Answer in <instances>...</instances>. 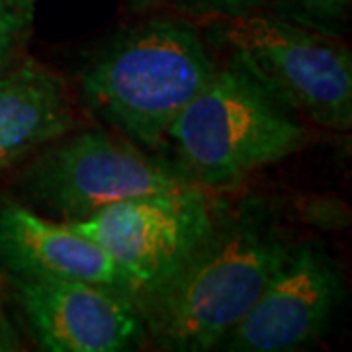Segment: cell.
I'll return each instance as SVG.
<instances>
[{
  "mask_svg": "<svg viewBox=\"0 0 352 352\" xmlns=\"http://www.w3.org/2000/svg\"><path fill=\"white\" fill-rule=\"evenodd\" d=\"M289 245L266 206L219 210L188 258L138 296L143 331L159 349L201 352L221 346L282 264Z\"/></svg>",
  "mask_w": 352,
  "mask_h": 352,
  "instance_id": "obj_1",
  "label": "cell"
},
{
  "mask_svg": "<svg viewBox=\"0 0 352 352\" xmlns=\"http://www.w3.org/2000/svg\"><path fill=\"white\" fill-rule=\"evenodd\" d=\"M215 71L192 25L153 20L102 51L82 73L80 88L98 118L129 141L157 149Z\"/></svg>",
  "mask_w": 352,
  "mask_h": 352,
  "instance_id": "obj_2",
  "label": "cell"
},
{
  "mask_svg": "<svg viewBox=\"0 0 352 352\" xmlns=\"http://www.w3.org/2000/svg\"><path fill=\"white\" fill-rule=\"evenodd\" d=\"M241 65L215 71L168 131L178 170L198 188L229 190L302 149L309 131Z\"/></svg>",
  "mask_w": 352,
  "mask_h": 352,
  "instance_id": "obj_3",
  "label": "cell"
},
{
  "mask_svg": "<svg viewBox=\"0 0 352 352\" xmlns=\"http://www.w3.org/2000/svg\"><path fill=\"white\" fill-rule=\"evenodd\" d=\"M219 34L241 65L288 108L331 129L352 126L351 50L276 16L223 18Z\"/></svg>",
  "mask_w": 352,
  "mask_h": 352,
  "instance_id": "obj_4",
  "label": "cell"
},
{
  "mask_svg": "<svg viewBox=\"0 0 352 352\" xmlns=\"http://www.w3.org/2000/svg\"><path fill=\"white\" fill-rule=\"evenodd\" d=\"M25 188L65 223L85 219L113 201L198 188L180 170L155 161L129 139L85 131L39 155Z\"/></svg>",
  "mask_w": 352,
  "mask_h": 352,
  "instance_id": "obj_5",
  "label": "cell"
},
{
  "mask_svg": "<svg viewBox=\"0 0 352 352\" xmlns=\"http://www.w3.org/2000/svg\"><path fill=\"white\" fill-rule=\"evenodd\" d=\"M217 206L200 188L113 201L85 219L69 221L87 235L133 284V300L175 272L214 226Z\"/></svg>",
  "mask_w": 352,
  "mask_h": 352,
  "instance_id": "obj_6",
  "label": "cell"
},
{
  "mask_svg": "<svg viewBox=\"0 0 352 352\" xmlns=\"http://www.w3.org/2000/svg\"><path fill=\"white\" fill-rule=\"evenodd\" d=\"M342 296L333 258L314 243L289 245L249 311L221 342L235 352H288L319 339Z\"/></svg>",
  "mask_w": 352,
  "mask_h": 352,
  "instance_id": "obj_7",
  "label": "cell"
},
{
  "mask_svg": "<svg viewBox=\"0 0 352 352\" xmlns=\"http://www.w3.org/2000/svg\"><path fill=\"white\" fill-rule=\"evenodd\" d=\"M12 284L45 351L122 352L143 339L138 305L120 289L63 278H12Z\"/></svg>",
  "mask_w": 352,
  "mask_h": 352,
  "instance_id": "obj_8",
  "label": "cell"
},
{
  "mask_svg": "<svg viewBox=\"0 0 352 352\" xmlns=\"http://www.w3.org/2000/svg\"><path fill=\"white\" fill-rule=\"evenodd\" d=\"M0 266L10 278L80 280L135 294L126 272L94 241L16 204L0 208Z\"/></svg>",
  "mask_w": 352,
  "mask_h": 352,
  "instance_id": "obj_9",
  "label": "cell"
},
{
  "mask_svg": "<svg viewBox=\"0 0 352 352\" xmlns=\"http://www.w3.org/2000/svg\"><path fill=\"white\" fill-rule=\"evenodd\" d=\"M73 127L63 82L45 67L25 61L0 76V176Z\"/></svg>",
  "mask_w": 352,
  "mask_h": 352,
  "instance_id": "obj_10",
  "label": "cell"
},
{
  "mask_svg": "<svg viewBox=\"0 0 352 352\" xmlns=\"http://www.w3.org/2000/svg\"><path fill=\"white\" fill-rule=\"evenodd\" d=\"M288 20L311 30L333 34L349 14L351 0H282Z\"/></svg>",
  "mask_w": 352,
  "mask_h": 352,
  "instance_id": "obj_11",
  "label": "cell"
},
{
  "mask_svg": "<svg viewBox=\"0 0 352 352\" xmlns=\"http://www.w3.org/2000/svg\"><path fill=\"white\" fill-rule=\"evenodd\" d=\"M188 12L212 18H235L254 12L266 0H178Z\"/></svg>",
  "mask_w": 352,
  "mask_h": 352,
  "instance_id": "obj_12",
  "label": "cell"
},
{
  "mask_svg": "<svg viewBox=\"0 0 352 352\" xmlns=\"http://www.w3.org/2000/svg\"><path fill=\"white\" fill-rule=\"evenodd\" d=\"M24 25V22L8 6V2L0 0V73L4 71L6 63L10 61L14 45H16V38Z\"/></svg>",
  "mask_w": 352,
  "mask_h": 352,
  "instance_id": "obj_13",
  "label": "cell"
},
{
  "mask_svg": "<svg viewBox=\"0 0 352 352\" xmlns=\"http://www.w3.org/2000/svg\"><path fill=\"white\" fill-rule=\"evenodd\" d=\"M16 349H20L18 337L14 335L10 323L6 321V317H4L2 309H0V352L16 351Z\"/></svg>",
  "mask_w": 352,
  "mask_h": 352,
  "instance_id": "obj_14",
  "label": "cell"
},
{
  "mask_svg": "<svg viewBox=\"0 0 352 352\" xmlns=\"http://www.w3.org/2000/svg\"><path fill=\"white\" fill-rule=\"evenodd\" d=\"M8 6L12 8L16 16L28 24L32 20V14H34V6H36V0H6Z\"/></svg>",
  "mask_w": 352,
  "mask_h": 352,
  "instance_id": "obj_15",
  "label": "cell"
},
{
  "mask_svg": "<svg viewBox=\"0 0 352 352\" xmlns=\"http://www.w3.org/2000/svg\"><path fill=\"white\" fill-rule=\"evenodd\" d=\"M143 2H153V0H143Z\"/></svg>",
  "mask_w": 352,
  "mask_h": 352,
  "instance_id": "obj_16",
  "label": "cell"
}]
</instances>
